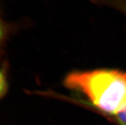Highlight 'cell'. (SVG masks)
<instances>
[{
  "label": "cell",
  "instance_id": "obj_4",
  "mask_svg": "<svg viewBox=\"0 0 126 125\" xmlns=\"http://www.w3.org/2000/svg\"><path fill=\"white\" fill-rule=\"evenodd\" d=\"M8 91V80L5 67L0 68V99L3 98Z\"/></svg>",
  "mask_w": 126,
  "mask_h": 125
},
{
  "label": "cell",
  "instance_id": "obj_1",
  "mask_svg": "<svg viewBox=\"0 0 126 125\" xmlns=\"http://www.w3.org/2000/svg\"><path fill=\"white\" fill-rule=\"evenodd\" d=\"M69 89L80 92L108 116L126 109V72L117 70L74 71L64 80Z\"/></svg>",
  "mask_w": 126,
  "mask_h": 125
},
{
  "label": "cell",
  "instance_id": "obj_5",
  "mask_svg": "<svg viewBox=\"0 0 126 125\" xmlns=\"http://www.w3.org/2000/svg\"><path fill=\"white\" fill-rule=\"evenodd\" d=\"M110 117L118 125H126V109Z\"/></svg>",
  "mask_w": 126,
  "mask_h": 125
},
{
  "label": "cell",
  "instance_id": "obj_3",
  "mask_svg": "<svg viewBox=\"0 0 126 125\" xmlns=\"http://www.w3.org/2000/svg\"><path fill=\"white\" fill-rule=\"evenodd\" d=\"M96 3L109 6L126 15V0H94Z\"/></svg>",
  "mask_w": 126,
  "mask_h": 125
},
{
  "label": "cell",
  "instance_id": "obj_2",
  "mask_svg": "<svg viewBox=\"0 0 126 125\" xmlns=\"http://www.w3.org/2000/svg\"><path fill=\"white\" fill-rule=\"evenodd\" d=\"M11 31L10 26L0 18V61L3 57L4 48Z\"/></svg>",
  "mask_w": 126,
  "mask_h": 125
}]
</instances>
